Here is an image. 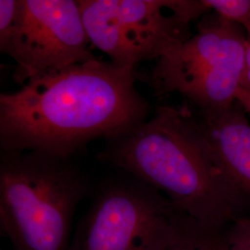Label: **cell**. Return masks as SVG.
<instances>
[{
	"mask_svg": "<svg viewBox=\"0 0 250 250\" xmlns=\"http://www.w3.org/2000/svg\"><path fill=\"white\" fill-rule=\"evenodd\" d=\"M136 70L95 59L0 95L1 151L71 160L87 144L122 134L148 118Z\"/></svg>",
	"mask_w": 250,
	"mask_h": 250,
	"instance_id": "cell-1",
	"label": "cell"
},
{
	"mask_svg": "<svg viewBox=\"0 0 250 250\" xmlns=\"http://www.w3.org/2000/svg\"><path fill=\"white\" fill-rule=\"evenodd\" d=\"M106 141L99 161L158 190L197 224L219 229L241 203L187 106H160L151 118Z\"/></svg>",
	"mask_w": 250,
	"mask_h": 250,
	"instance_id": "cell-2",
	"label": "cell"
},
{
	"mask_svg": "<svg viewBox=\"0 0 250 250\" xmlns=\"http://www.w3.org/2000/svg\"><path fill=\"white\" fill-rule=\"evenodd\" d=\"M88 189L71 160L1 151V232L14 250H69L75 210Z\"/></svg>",
	"mask_w": 250,
	"mask_h": 250,
	"instance_id": "cell-3",
	"label": "cell"
},
{
	"mask_svg": "<svg viewBox=\"0 0 250 250\" xmlns=\"http://www.w3.org/2000/svg\"><path fill=\"white\" fill-rule=\"evenodd\" d=\"M248 44L239 27L218 16L166 49L146 80L158 96L176 93L198 111L223 110L235 103Z\"/></svg>",
	"mask_w": 250,
	"mask_h": 250,
	"instance_id": "cell-4",
	"label": "cell"
},
{
	"mask_svg": "<svg viewBox=\"0 0 250 250\" xmlns=\"http://www.w3.org/2000/svg\"><path fill=\"white\" fill-rule=\"evenodd\" d=\"M191 222L143 182L111 179L97 191L69 250H164Z\"/></svg>",
	"mask_w": 250,
	"mask_h": 250,
	"instance_id": "cell-5",
	"label": "cell"
},
{
	"mask_svg": "<svg viewBox=\"0 0 250 250\" xmlns=\"http://www.w3.org/2000/svg\"><path fill=\"white\" fill-rule=\"evenodd\" d=\"M92 46L136 70L188 39L190 23L208 11L203 0H78Z\"/></svg>",
	"mask_w": 250,
	"mask_h": 250,
	"instance_id": "cell-6",
	"label": "cell"
},
{
	"mask_svg": "<svg viewBox=\"0 0 250 250\" xmlns=\"http://www.w3.org/2000/svg\"><path fill=\"white\" fill-rule=\"evenodd\" d=\"M91 46L78 0H19L15 23L0 41L21 86L97 59Z\"/></svg>",
	"mask_w": 250,
	"mask_h": 250,
	"instance_id": "cell-7",
	"label": "cell"
},
{
	"mask_svg": "<svg viewBox=\"0 0 250 250\" xmlns=\"http://www.w3.org/2000/svg\"><path fill=\"white\" fill-rule=\"evenodd\" d=\"M197 119L224 174L250 196V124L235 103L220 111H198Z\"/></svg>",
	"mask_w": 250,
	"mask_h": 250,
	"instance_id": "cell-8",
	"label": "cell"
},
{
	"mask_svg": "<svg viewBox=\"0 0 250 250\" xmlns=\"http://www.w3.org/2000/svg\"><path fill=\"white\" fill-rule=\"evenodd\" d=\"M164 250H229L218 229L191 222Z\"/></svg>",
	"mask_w": 250,
	"mask_h": 250,
	"instance_id": "cell-9",
	"label": "cell"
},
{
	"mask_svg": "<svg viewBox=\"0 0 250 250\" xmlns=\"http://www.w3.org/2000/svg\"><path fill=\"white\" fill-rule=\"evenodd\" d=\"M203 3L220 18L243 27L250 42V0H203Z\"/></svg>",
	"mask_w": 250,
	"mask_h": 250,
	"instance_id": "cell-10",
	"label": "cell"
},
{
	"mask_svg": "<svg viewBox=\"0 0 250 250\" xmlns=\"http://www.w3.org/2000/svg\"><path fill=\"white\" fill-rule=\"evenodd\" d=\"M19 0H0V41L5 40L15 23Z\"/></svg>",
	"mask_w": 250,
	"mask_h": 250,
	"instance_id": "cell-11",
	"label": "cell"
},
{
	"mask_svg": "<svg viewBox=\"0 0 250 250\" xmlns=\"http://www.w3.org/2000/svg\"><path fill=\"white\" fill-rule=\"evenodd\" d=\"M227 243L232 248L250 250V219L242 220L235 225Z\"/></svg>",
	"mask_w": 250,
	"mask_h": 250,
	"instance_id": "cell-12",
	"label": "cell"
},
{
	"mask_svg": "<svg viewBox=\"0 0 250 250\" xmlns=\"http://www.w3.org/2000/svg\"><path fill=\"white\" fill-rule=\"evenodd\" d=\"M235 101L240 105L243 110L246 113L250 114V92L242 89L239 87V89L236 93Z\"/></svg>",
	"mask_w": 250,
	"mask_h": 250,
	"instance_id": "cell-13",
	"label": "cell"
},
{
	"mask_svg": "<svg viewBox=\"0 0 250 250\" xmlns=\"http://www.w3.org/2000/svg\"><path fill=\"white\" fill-rule=\"evenodd\" d=\"M228 244V243H227ZM229 246V245H228ZM229 250H238V249H235V248H232V247H230L229 246Z\"/></svg>",
	"mask_w": 250,
	"mask_h": 250,
	"instance_id": "cell-14",
	"label": "cell"
}]
</instances>
